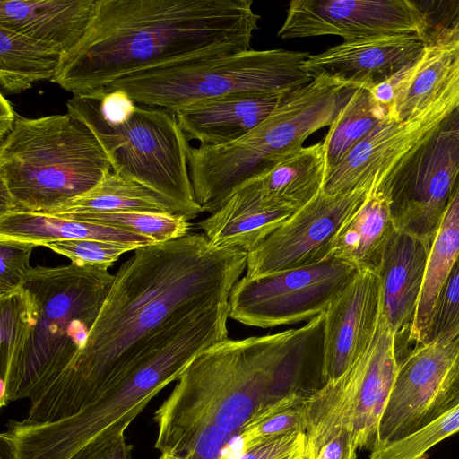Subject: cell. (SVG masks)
Returning a JSON list of instances; mask_svg holds the SVG:
<instances>
[{"label":"cell","mask_w":459,"mask_h":459,"mask_svg":"<svg viewBox=\"0 0 459 459\" xmlns=\"http://www.w3.org/2000/svg\"><path fill=\"white\" fill-rule=\"evenodd\" d=\"M459 257V177L434 241L431 244L422 290L409 342L420 344L428 328L440 289Z\"/></svg>","instance_id":"obj_28"},{"label":"cell","mask_w":459,"mask_h":459,"mask_svg":"<svg viewBox=\"0 0 459 459\" xmlns=\"http://www.w3.org/2000/svg\"><path fill=\"white\" fill-rule=\"evenodd\" d=\"M149 212L176 214L154 192L110 170L89 192L45 214L65 216L79 213Z\"/></svg>","instance_id":"obj_29"},{"label":"cell","mask_w":459,"mask_h":459,"mask_svg":"<svg viewBox=\"0 0 459 459\" xmlns=\"http://www.w3.org/2000/svg\"><path fill=\"white\" fill-rule=\"evenodd\" d=\"M211 346L205 337L183 342L109 386L77 413L53 422L10 420L0 439L14 459H69L117 421L137 417L168 384Z\"/></svg>","instance_id":"obj_9"},{"label":"cell","mask_w":459,"mask_h":459,"mask_svg":"<svg viewBox=\"0 0 459 459\" xmlns=\"http://www.w3.org/2000/svg\"><path fill=\"white\" fill-rule=\"evenodd\" d=\"M247 253L188 234L143 246L119 267L85 345L30 399L25 418H68L136 368L229 317Z\"/></svg>","instance_id":"obj_1"},{"label":"cell","mask_w":459,"mask_h":459,"mask_svg":"<svg viewBox=\"0 0 459 459\" xmlns=\"http://www.w3.org/2000/svg\"><path fill=\"white\" fill-rule=\"evenodd\" d=\"M135 418L129 416L111 425L69 459H131V446L126 442L125 430Z\"/></svg>","instance_id":"obj_39"},{"label":"cell","mask_w":459,"mask_h":459,"mask_svg":"<svg viewBox=\"0 0 459 459\" xmlns=\"http://www.w3.org/2000/svg\"><path fill=\"white\" fill-rule=\"evenodd\" d=\"M420 143L402 122L386 120L358 143L325 178L326 195L374 190Z\"/></svg>","instance_id":"obj_20"},{"label":"cell","mask_w":459,"mask_h":459,"mask_svg":"<svg viewBox=\"0 0 459 459\" xmlns=\"http://www.w3.org/2000/svg\"><path fill=\"white\" fill-rule=\"evenodd\" d=\"M395 230L388 196L379 190H371L338 231L331 246L330 257L338 258L358 270L377 273Z\"/></svg>","instance_id":"obj_25"},{"label":"cell","mask_w":459,"mask_h":459,"mask_svg":"<svg viewBox=\"0 0 459 459\" xmlns=\"http://www.w3.org/2000/svg\"><path fill=\"white\" fill-rule=\"evenodd\" d=\"M316 356L309 324L211 346L182 371L155 411V448L176 459L218 455L259 410L304 390Z\"/></svg>","instance_id":"obj_2"},{"label":"cell","mask_w":459,"mask_h":459,"mask_svg":"<svg viewBox=\"0 0 459 459\" xmlns=\"http://www.w3.org/2000/svg\"><path fill=\"white\" fill-rule=\"evenodd\" d=\"M459 336V257L449 271L436 300L420 344L451 340Z\"/></svg>","instance_id":"obj_36"},{"label":"cell","mask_w":459,"mask_h":459,"mask_svg":"<svg viewBox=\"0 0 459 459\" xmlns=\"http://www.w3.org/2000/svg\"><path fill=\"white\" fill-rule=\"evenodd\" d=\"M134 103L122 91L107 93L100 100V108L104 118L111 123L125 120L134 109Z\"/></svg>","instance_id":"obj_41"},{"label":"cell","mask_w":459,"mask_h":459,"mask_svg":"<svg viewBox=\"0 0 459 459\" xmlns=\"http://www.w3.org/2000/svg\"><path fill=\"white\" fill-rule=\"evenodd\" d=\"M61 217L110 225L149 238L153 243L183 238L189 234L190 230V224L186 218L171 213L130 211L79 213Z\"/></svg>","instance_id":"obj_32"},{"label":"cell","mask_w":459,"mask_h":459,"mask_svg":"<svg viewBox=\"0 0 459 459\" xmlns=\"http://www.w3.org/2000/svg\"><path fill=\"white\" fill-rule=\"evenodd\" d=\"M306 459H357L351 396L343 375L306 400Z\"/></svg>","instance_id":"obj_22"},{"label":"cell","mask_w":459,"mask_h":459,"mask_svg":"<svg viewBox=\"0 0 459 459\" xmlns=\"http://www.w3.org/2000/svg\"><path fill=\"white\" fill-rule=\"evenodd\" d=\"M304 451L305 448L283 459H306Z\"/></svg>","instance_id":"obj_44"},{"label":"cell","mask_w":459,"mask_h":459,"mask_svg":"<svg viewBox=\"0 0 459 459\" xmlns=\"http://www.w3.org/2000/svg\"><path fill=\"white\" fill-rule=\"evenodd\" d=\"M459 432V395L440 414L411 435L370 450L369 459H427L429 451Z\"/></svg>","instance_id":"obj_33"},{"label":"cell","mask_w":459,"mask_h":459,"mask_svg":"<svg viewBox=\"0 0 459 459\" xmlns=\"http://www.w3.org/2000/svg\"><path fill=\"white\" fill-rule=\"evenodd\" d=\"M71 260L79 266H93L108 270L121 255L141 247L111 243L98 239L64 240L44 246Z\"/></svg>","instance_id":"obj_37"},{"label":"cell","mask_w":459,"mask_h":459,"mask_svg":"<svg viewBox=\"0 0 459 459\" xmlns=\"http://www.w3.org/2000/svg\"><path fill=\"white\" fill-rule=\"evenodd\" d=\"M62 56L37 41L0 27L2 93L18 94L56 75Z\"/></svg>","instance_id":"obj_30"},{"label":"cell","mask_w":459,"mask_h":459,"mask_svg":"<svg viewBox=\"0 0 459 459\" xmlns=\"http://www.w3.org/2000/svg\"><path fill=\"white\" fill-rule=\"evenodd\" d=\"M309 56L308 52L274 48L187 57L126 75L106 86L96 99L122 91L136 104L176 113L198 102L234 94H290L313 80L302 69Z\"/></svg>","instance_id":"obj_7"},{"label":"cell","mask_w":459,"mask_h":459,"mask_svg":"<svg viewBox=\"0 0 459 459\" xmlns=\"http://www.w3.org/2000/svg\"><path fill=\"white\" fill-rule=\"evenodd\" d=\"M452 47L445 36H437L411 65L390 77L394 100L390 119L408 122L434 99L451 65Z\"/></svg>","instance_id":"obj_27"},{"label":"cell","mask_w":459,"mask_h":459,"mask_svg":"<svg viewBox=\"0 0 459 459\" xmlns=\"http://www.w3.org/2000/svg\"><path fill=\"white\" fill-rule=\"evenodd\" d=\"M424 13L411 0H292L277 32L281 39L333 35L344 42L416 34L428 42Z\"/></svg>","instance_id":"obj_14"},{"label":"cell","mask_w":459,"mask_h":459,"mask_svg":"<svg viewBox=\"0 0 459 459\" xmlns=\"http://www.w3.org/2000/svg\"><path fill=\"white\" fill-rule=\"evenodd\" d=\"M66 107L94 132L112 171L154 192L187 221L203 212L189 174L191 145L174 112L136 104L125 120L111 123L100 100L73 95Z\"/></svg>","instance_id":"obj_8"},{"label":"cell","mask_w":459,"mask_h":459,"mask_svg":"<svg viewBox=\"0 0 459 459\" xmlns=\"http://www.w3.org/2000/svg\"><path fill=\"white\" fill-rule=\"evenodd\" d=\"M459 177V112L448 116L376 189L389 199L396 230L429 245Z\"/></svg>","instance_id":"obj_10"},{"label":"cell","mask_w":459,"mask_h":459,"mask_svg":"<svg viewBox=\"0 0 459 459\" xmlns=\"http://www.w3.org/2000/svg\"><path fill=\"white\" fill-rule=\"evenodd\" d=\"M0 143V216L45 213L89 192L112 170L94 132L69 113L19 116Z\"/></svg>","instance_id":"obj_5"},{"label":"cell","mask_w":459,"mask_h":459,"mask_svg":"<svg viewBox=\"0 0 459 459\" xmlns=\"http://www.w3.org/2000/svg\"><path fill=\"white\" fill-rule=\"evenodd\" d=\"M12 103L1 92L0 97V143L12 132L18 118Z\"/></svg>","instance_id":"obj_42"},{"label":"cell","mask_w":459,"mask_h":459,"mask_svg":"<svg viewBox=\"0 0 459 459\" xmlns=\"http://www.w3.org/2000/svg\"><path fill=\"white\" fill-rule=\"evenodd\" d=\"M96 5L97 0H0V27L63 57L84 39Z\"/></svg>","instance_id":"obj_19"},{"label":"cell","mask_w":459,"mask_h":459,"mask_svg":"<svg viewBox=\"0 0 459 459\" xmlns=\"http://www.w3.org/2000/svg\"><path fill=\"white\" fill-rule=\"evenodd\" d=\"M76 239H98L137 247L154 244L149 238L101 223L39 212H11L0 216V242L35 247Z\"/></svg>","instance_id":"obj_24"},{"label":"cell","mask_w":459,"mask_h":459,"mask_svg":"<svg viewBox=\"0 0 459 459\" xmlns=\"http://www.w3.org/2000/svg\"><path fill=\"white\" fill-rule=\"evenodd\" d=\"M296 211L261 203L247 183L238 187L199 228L213 246L250 252Z\"/></svg>","instance_id":"obj_23"},{"label":"cell","mask_w":459,"mask_h":459,"mask_svg":"<svg viewBox=\"0 0 459 459\" xmlns=\"http://www.w3.org/2000/svg\"><path fill=\"white\" fill-rule=\"evenodd\" d=\"M403 359L380 309L368 347L347 370L351 385L352 427L358 449L370 450L374 445L379 420Z\"/></svg>","instance_id":"obj_18"},{"label":"cell","mask_w":459,"mask_h":459,"mask_svg":"<svg viewBox=\"0 0 459 459\" xmlns=\"http://www.w3.org/2000/svg\"><path fill=\"white\" fill-rule=\"evenodd\" d=\"M289 94L250 92L195 103L175 113L188 140L222 145L246 135L268 117Z\"/></svg>","instance_id":"obj_21"},{"label":"cell","mask_w":459,"mask_h":459,"mask_svg":"<svg viewBox=\"0 0 459 459\" xmlns=\"http://www.w3.org/2000/svg\"><path fill=\"white\" fill-rule=\"evenodd\" d=\"M260 18L252 0H97L87 34L51 82L95 99L134 73L249 50Z\"/></svg>","instance_id":"obj_3"},{"label":"cell","mask_w":459,"mask_h":459,"mask_svg":"<svg viewBox=\"0 0 459 459\" xmlns=\"http://www.w3.org/2000/svg\"><path fill=\"white\" fill-rule=\"evenodd\" d=\"M359 270L335 257L269 274L244 276L229 298L232 319L261 328L299 323L324 313Z\"/></svg>","instance_id":"obj_11"},{"label":"cell","mask_w":459,"mask_h":459,"mask_svg":"<svg viewBox=\"0 0 459 459\" xmlns=\"http://www.w3.org/2000/svg\"><path fill=\"white\" fill-rule=\"evenodd\" d=\"M389 118L367 88H356L323 139L325 176L377 126Z\"/></svg>","instance_id":"obj_31"},{"label":"cell","mask_w":459,"mask_h":459,"mask_svg":"<svg viewBox=\"0 0 459 459\" xmlns=\"http://www.w3.org/2000/svg\"><path fill=\"white\" fill-rule=\"evenodd\" d=\"M427 44L416 34L342 41L322 53L310 54L302 69L312 79L325 75L356 88L370 89L413 63Z\"/></svg>","instance_id":"obj_16"},{"label":"cell","mask_w":459,"mask_h":459,"mask_svg":"<svg viewBox=\"0 0 459 459\" xmlns=\"http://www.w3.org/2000/svg\"><path fill=\"white\" fill-rule=\"evenodd\" d=\"M309 394L294 393L259 410L237 433L245 441L306 430V400Z\"/></svg>","instance_id":"obj_35"},{"label":"cell","mask_w":459,"mask_h":459,"mask_svg":"<svg viewBox=\"0 0 459 459\" xmlns=\"http://www.w3.org/2000/svg\"><path fill=\"white\" fill-rule=\"evenodd\" d=\"M325 313L322 381L343 375L368 347L380 315L377 273L359 270Z\"/></svg>","instance_id":"obj_15"},{"label":"cell","mask_w":459,"mask_h":459,"mask_svg":"<svg viewBox=\"0 0 459 459\" xmlns=\"http://www.w3.org/2000/svg\"><path fill=\"white\" fill-rule=\"evenodd\" d=\"M356 87L321 75L290 93L260 125L222 145L190 146L188 169L203 212H215L244 183L257 178L331 126Z\"/></svg>","instance_id":"obj_6"},{"label":"cell","mask_w":459,"mask_h":459,"mask_svg":"<svg viewBox=\"0 0 459 459\" xmlns=\"http://www.w3.org/2000/svg\"><path fill=\"white\" fill-rule=\"evenodd\" d=\"M31 246L0 242V299L20 292L32 266Z\"/></svg>","instance_id":"obj_38"},{"label":"cell","mask_w":459,"mask_h":459,"mask_svg":"<svg viewBox=\"0 0 459 459\" xmlns=\"http://www.w3.org/2000/svg\"><path fill=\"white\" fill-rule=\"evenodd\" d=\"M458 395L459 336L416 345L400 363L370 450L417 431Z\"/></svg>","instance_id":"obj_12"},{"label":"cell","mask_w":459,"mask_h":459,"mask_svg":"<svg viewBox=\"0 0 459 459\" xmlns=\"http://www.w3.org/2000/svg\"><path fill=\"white\" fill-rule=\"evenodd\" d=\"M0 372L11 359L26 316V304L22 290L9 297L0 299Z\"/></svg>","instance_id":"obj_40"},{"label":"cell","mask_w":459,"mask_h":459,"mask_svg":"<svg viewBox=\"0 0 459 459\" xmlns=\"http://www.w3.org/2000/svg\"><path fill=\"white\" fill-rule=\"evenodd\" d=\"M369 193L359 189L330 195L321 191L247 253L246 276L305 267L329 258L338 231Z\"/></svg>","instance_id":"obj_13"},{"label":"cell","mask_w":459,"mask_h":459,"mask_svg":"<svg viewBox=\"0 0 459 459\" xmlns=\"http://www.w3.org/2000/svg\"><path fill=\"white\" fill-rule=\"evenodd\" d=\"M438 36H445L452 47L449 71L432 101L414 118L403 122L410 133L423 140L453 112H459V17Z\"/></svg>","instance_id":"obj_34"},{"label":"cell","mask_w":459,"mask_h":459,"mask_svg":"<svg viewBox=\"0 0 459 459\" xmlns=\"http://www.w3.org/2000/svg\"><path fill=\"white\" fill-rule=\"evenodd\" d=\"M0 459H14L8 444L0 439Z\"/></svg>","instance_id":"obj_43"},{"label":"cell","mask_w":459,"mask_h":459,"mask_svg":"<svg viewBox=\"0 0 459 459\" xmlns=\"http://www.w3.org/2000/svg\"><path fill=\"white\" fill-rule=\"evenodd\" d=\"M325 178V158L320 142L303 146L266 174L246 183L264 205L297 211L322 191Z\"/></svg>","instance_id":"obj_26"},{"label":"cell","mask_w":459,"mask_h":459,"mask_svg":"<svg viewBox=\"0 0 459 459\" xmlns=\"http://www.w3.org/2000/svg\"><path fill=\"white\" fill-rule=\"evenodd\" d=\"M114 275L74 264L31 267L23 286L27 322L7 368L0 372L1 407L30 399L86 343Z\"/></svg>","instance_id":"obj_4"},{"label":"cell","mask_w":459,"mask_h":459,"mask_svg":"<svg viewBox=\"0 0 459 459\" xmlns=\"http://www.w3.org/2000/svg\"><path fill=\"white\" fill-rule=\"evenodd\" d=\"M431 245L395 230L377 271L380 309L394 336L400 356L408 354L409 338L422 290Z\"/></svg>","instance_id":"obj_17"}]
</instances>
